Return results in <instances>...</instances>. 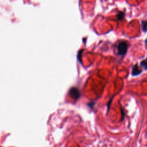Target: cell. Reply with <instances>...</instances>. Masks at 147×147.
I'll return each mask as SVG.
<instances>
[{"mask_svg":"<svg viewBox=\"0 0 147 147\" xmlns=\"http://www.w3.org/2000/svg\"><path fill=\"white\" fill-rule=\"evenodd\" d=\"M128 48V44L126 41H121L117 45L118 54L124 55L126 54Z\"/></svg>","mask_w":147,"mask_h":147,"instance_id":"1","label":"cell"},{"mask_svg":"<svg viewBox=\"0 0 147 147\" xmlns=\"http://www.w3.org/2000/svg\"><path fill=\"white\" fill-rule=\"evenodd\" d=\"M70 94L72 97H73L75 99H78L79 97L80 93L79 91L75 88H72L70 90Z\"/></svg>","mask_w":147,"mask_h":147,"instance_id":"2","label":"cell"},{"mask_svg":"<svg viewBox=\"0 0 147 147\" xmlns=\"http://www.w3.org/2000/svg\"><path fill=\"white\" fill-rule=\"evenodd\" d=\"M141 72H142V70L139 69L137 65H135L133 67L132 71V75L133 76H137V75L140 74L141 73Z\"/></svg>","mask_w":147,"mask_h":147,"instance_id":"3","label":"cell"},{"mask_svg":"<svg viewBox=\"0 0 147 147\" xmlns=\"http://www.w3.org/2000/svg\"><path fill=\"white\" fill-rule=\"evenodd\" d=\"M140 65L144 70H147V58L141 61L140 63Z\"/></svg>","mask_w":147,"mask_h":147,"instance_id":"4","label":"cell"},{"mask_svg":"<svg viewBox=\"0 0 147 147\" xmlns=\"http://www.w3.org/2000/svg\"><path fill=\"white\" fill-rule=\"evenodd\" d=\"M142 29L144 32L147 31V21H142Z\"/></svg>","mask_w":147,"mask_h":147,"instance_id":"5","label":"cell"},{"mask_svg":"<svg viewBox=\"0 0 147 147\" xmlns=\"http://www.w3.org/2000/svg\"><path fill=\"white\" fill-rule=\"evenodd\" d=\"M124 16H125V15H124V13H122V12H120V13H119L117 15V17L118 20H122V19H123V18H124Z\"/></svg>","mask_w":147,"mask_h":147,"instance_id":"6","label":"cell"},{"mask_svg":"<svg viewBox=\"0 0 147 147\" xmlns=\"http://www.w3.org/2000/svg\"><path fill=\"white\" fill-rule=\"evenodd\" d=\"M145 46H146V48L147 49V39L145 40Z\"/></svg>","mask_w":147,"mask_h":147,"instance_id":"7","label":"cell"}]
</instances>
